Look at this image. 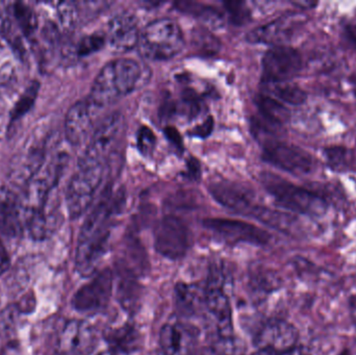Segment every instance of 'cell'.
I'll return each instance as SVG.
<instances>
[{
  "mask_svg": "<svg viewBox=\"0 0 356 355\" xmlns=\"http://www.w3.org/2000/svg\"><path fill=\"white\" fill-rule=\"evenodd\" d=\"M122 200L120 194L113 196L108 188L83 222L75 258V266L81 276H91L97 270L108 249L111 219L120 210Z\"/></svg>",
  "mask_w": 356,
  "mask_h": 355,
  "instance_id": "obj_1",
  "label": "cell"
},
{
  "mask_svg": "<svg viewBox=\"0 0 356 355\" xmlns=\"http://www.w3.org/2000/svg\"><path fill=\"white\" fill-rule=\"evenodd\" d=\"M143 76V67L137 60L131 58L112 60L96 76L88 101L94 110L106 108L135 91Z\"/></svg>",
  "mask_w": 356,
  "mask_h": 355,
  "instance_id": "obj_2",
  "label": "cell"
},
{
  "mask_svg": "<svg viewBox=\"0 0 356 355\" xmlns=\"http://www.w3.org/2000/svg\"><path fill=\"white\" fill-rule=\"evenodd\" d=\"M261 179L280 208L311 218H321L330 210L328 200L313 190L295 185L273 173H263Z\"/></svg>",
  "mask_w": 356,
  "mask_h": 355,
  "instance_id": "obj_3",
  "label": "cell"
},
{
  "mask_svg": "<svg viewBox=\"0 0 356 355\" xmlns=\"http://www.w3.org/2000/svg\"><path fill=\"white\" fill-rule=\"evenodd\" d=\"M184 47L181 27L170 18L158 19L150 22L140 33V53L154 60L175 58Z\"/></svg>",
  "mask_w": 356,
  "mask_h": 355,
  "instance_id": "obj_4",
  "label": "cell"
},
{
  "mask_svg": "<svg viewBox=\"0 0 356 355\" xmlns=\"http://www.w3.org/2000/svg\"><path fill=\"white\" fill-rule=\"evenodd\" d=\"M102 165H79L66 192V204L71 218H79L91 206L104 179Z\"/></svg>",
  "mask_w": 356,
  "mask_h": 355,
  "instance_id": "obj_5",
  "label": "cell"
},
{
  "mask_svg": "<svg viewBox=\"0 0 356 355\" xmlns=\"http://www.w3.org/2000/svg\"><path fill=\"white\" fill-rule=\"evenodd\" d=\"M263 158L269 164L293 175H307L315 170V158L309 151L275 138L264 139Z\"/></svg>",
  "mask_w": 356,
  "mask_h": 355,
  "instance_id": "obj_6",
  "label": "cell"
},
{
  "mask_svg": "<svg viewBox=\"0 0 356 355\" xmlns=\"http://www.w3.org/2000/svg\"><path fill=\"white\" fill-rule=\"evenodd\" d=\"M261 66L265 85L289 83L302 70V54L292 46H272L264 56Z\"/></svg>",
  "mask_w": 356,
  "mask_h": 355,
  "instance_id": "obj_7",
  "label": "cell"
},
{
  "mask_svg": "<svg viewBox=\"0 0 356 355\" xmlns=\"http://www.w3.org/2000/svg\"><path fill=\"white\" fill-rule=\"evenodd\" d=\"M192 239L186 223L175 216H166L156 225L154 247L161 256L178 260L190 249Z\"/></svg>",
  "mask_w": 356,
  "mask_h": 355,
  "instance_id": "obj_8",
  "label": "cell"
},
{
  "mask_svg": "<svg viewBox=\"0 0 356 355\" xmlns=\"http://www.w3.org/2000/svg\"><path fill=\"white\" fill-rule=\"evenodd\" d=\"M123 126V117L120 113L108 115L94 131L89 145L79 158V165H102L118 141Z\"/></svg>",
  "mask_w": 356,
  "mask_h": 355,
  "instance_id": "obj_9",
  "label": "cell"
},
{
  "mask_svg": "<svg viewBox=\"0 0 356 355\" xmlns=\"http://www.w3.org/2000/svg\"><path fill=\"white\" fill-rule=\"evenodd\" d=\"M114 276L110 269H104L96 274L87 285L75 293L73 308L83 314L95 315L104 312L110 304L113 294Z\"/></svg>",
  "mask_w": 356,
  "mask_h": 355,
  "instance_id": "obj_10",
  "label": "cell"
},
{
  "mask_svg": "<svg viewBox=\"0 0 356 355\" xmlns=\"http://www.w3.org/2000/svg\"><path fill=\"white\" fill-rule=\"evenodd\" d=\"M224 287L223 272L219 269L211 271L205 288V306L217 323L218 336L222 337L234 335L232 306Z\"/></svg>",
  "mask_w": 356,
  "mask_h": 355,
  "instance_id": "obj_11",
  "label": "cell"
},
{
  "mask_svg": "<svg viewBox=\"0 0 356 355\" xmlns=\"http://www.w3.org/2000/svg\"><path fill=\"white\" fill-rule=\"evenodd\" d=\"M203 226L213 235L228 243H249L253 245H267L271 240L268 231L243 221L232 219H205Z\"/></svg>",
  "mask_w": 356,
  "mask_h": 355,
  "instance_id": "obj_12",
  "label": "cell"
},
{
  "mask_svg": "<svg viewBox=\"0 0 356 355\" xmlns=\"http://www.w3.org/2000/svg\"><path fill=\"white\" fill-rule=\"evenodd\" d=\"M97 345L95 329L81 320H71L65 324L58 338V355H91Z\"/></svg>",
  "mask_w": 356,
  "mask_h": 355,
  "instance_id": "obj_13",
  "label": "cell"
},
{
  "mask_svg": "<svg viewBox=\"0 0 356 355\" xmlns=\"http://www.w3.org/2000/svg\"><path fill=\"white\" fill-rule=\"evenodd\" d=\"M302 19L297 14L280 17L267 24L261 25L249 31L246 39L249 43L267 45H286L299 31Z\"/></svg>",
  "mask_w": 356,
  "mask_h": 355,
  "instance_id": "obj_14",
  "label": "cell"
},
{
  "mask_svg": "<svg viewBox=\"0 0 356 355\" xmlns=\"http://www.w3.org/2000/svg\"><path fill=\"white\" fill-rule=\"evenodd\" d=\"M298 340L299 331L295 325L282 319H272L257 331L254 344L259 349L270 348L280 354L295 347Z\"/></svg>",
  "mask_w": 356,
  "mask_h": 355,
  "instance_id": "obj_15",
  "label": "cell"
},
{
  "mask_svg": "<svg viewBox=\"0 0 356 355\" xmlns=\"http://www.w3.org/2000/svg\"><path fill=\"white\" fill-rule=\"evenodd\" d=\"M198 340V331L184 323H168L163 327L160 346L164 355H191Z\"/></svg>",
  "mask_w": 356,
  "mask_h": 355,
  "instance_id": "obj_16",
  "label": "cell"
},
{
  "mask_svg": "<svg viewBox=\"0 0 356 355\" xmlns=\"http://www.w3.org/2000/svg\"><path fill=\"white\" fill-rule=\"evenodd\" d=\"M209 190L216 201L240 214L249 216L251 210L257 206L251 192L238 183L227 181H215L209 185Z\"/></svg>",
  "mask_w": 356,
  "mask_h": 355,
  "instance_id": "obj_17",
  "label": "cell"
},
{
  "mask_svg": "<svg viewBox=\"0 0 356 355\" xmlns=\"http://www.w3.org/2000/svg\"><path fill=\"white\" fill-rule=\"evenodd\" d=\"M96 110L88 100H81L73 104L65 118V133L72 145H81L87 139L93 129V119Z\"/></svg>",
  "mask_w": 356,
  "mask_h": 355,
  "instance_id": "obj_18",
  "label": "cell"
},
{
  "mask_svg": "<svg viewBox=\"0 0 356 355\" xmlns=\"http://www.w3.org/2000/svg\"><path fill=\"white\" fill-rule=\"evenodd\" d=\"M140 33L137 18L131 13L117 14L108 23V43L118 51H129L137 47Z\"/></svg>",
  "mask_w": 356,
  "mask_h": 355,
  "instance_id": "obj_19",
  "label": "cell"
},
{
  "mask_svg": "<svg viewBox=\"0 0 356 355\" xmlns=\"http://www.w3.org/2000/svg\"><path fill=\"white\" fill-rule=\"evenodd\" d=\"M0 233L8 237L24 233L19 196L6 187L0 188Z\"/></svg>",
  "mask_w": 356,
  "mask_h": 355,
  "instance_id": "obj_20",
  "label": "cell"
},
{
  "mask_svg": "<svg viewBox=\"0 0 356 355\" xmlns=\"http://www.w3.org/2000/svg\"><path fill=\"white\" fill-rule=\"evenodd\" d=\"M106 341L113 354H131L140 349L142 344L141 335L131 323L108 329L106 333Z\"/></svg>",
  "mask_w": 356,
  "mask_h": 355,
  "instance_id": "obj_21",
  "label": "cell"
},
{
  "mask_svg": "<svg viewBox=\"0 0 356 355\" xmlns=\"http://www.w3.org/2000/svg\"><path fill=\"white\" fill-rule=\"evenodd\" d=\"M117 296L122 308L129 313L137 311L142 296V287L138 281L137 273L127 267H119Z\"/></svg>",
  "mask_w": 356,
  "mask_h": 355,
  "instance_id": "obj_22",
  "label": "cell"
},
{
  "mask_svg": "<svg viewBox=\"0 0 356 355\" xmlns=\"http://www.w3.org/2000/svg\"><path fill=\"white\" fill-rule=\"evenodd\" d=\"M175 304L182 316H194L205 304V289L196 285L179 283L175 288Z\"/></svg>",
  "mask_w": 356,
  "mask_h": 355,
  "instance_id": "obj_23",
  "label": "cell"
},
{
  "mask_svg": "<svg viewBox=\"0 0 356 355\" xmlns=\"http://www.w3.org/2000/svg\"><path fill=\"white\" fill-rule=\"evenodd\" d=\"M255 102L261 116L272 126L282 127L290 121V110L272 96L261 94L257 96Z\"/></svg>",
  "mask_w": 356,
  "mask_h": 355,
  "instance_id": "obj_24",
  "label": "cell"
},
{
  "mask_svg": "<svg viewBox=\"0 0 356 355\" xmlns=\"http://www.w3.org/2000/svg\"><path fill=\"white\" fill-rule=\"evenodd\" d=\"M249 216L264 223L267 226L272 227L276 231H282L284 233H290L294 229L296 219L293 218L290 214L280 212V210H272V208H266V206H257L251 210Z\"/></svg>",
  "mask_w": 356,
  "mask_h": 355,
  "instance_id": "obj_25",
  "label": "cell"
},
{
  "mask_svg": "<svg viewBox=\"0 0 356 355\" xmlns=\"http://www.w3.org/2000/svg\"><path fill=\"white\" fill-rule=\"evenodd\" d=\"M326 165L336 173L355 172L356 170L355 154L344 145H330L323 149Z\"/></svg>",
  "mask_w": 356,
  "mask_h": 355,
  "instance_id": "obj_26",
  "label": "cell"
},
{
  "mask_svg": "<svg viewBox=\"0 0 356 355\" xmlns=\"http://www.w3.org/2000/svg\"><path fill=\"white\" fill-rule=\"evenodd\" d=\"M266 87L272 97L280 100L282 104L298 106L305 104L307 99V92L301 89L299 85L291 83L290 81L289 83H270V85H266Z\"/></svg>",
  "mask_w": 356,
  "mask_h": 355,
  "instance_id": "obj_27",
  "label": "cell"
},
{
  "mask_svg": "<svg viewBox=\"0 0 356 355\" xmlns=\"http://www.w3.org/2000/svg\"><path fill=\"white\" fill-rule=\"evenodd\" d=\"M177 10L186 13V14L193 15L213 27H219L223 24V17H222L221 12L213 6L197 3V2H179V3H177Z\"/></svg>",
  "mask_w": 356,
  "mask_h": 355,
  "instance_id": "obj_28",
  "label": "cell"
},
{
  "mask_svg": "<svg viewBox=\"0 0 356 355\" xmlns=\"http://www.w3.org/2000/svg\"><path fill=\"white\" fill-rule=\"evenodd\" d=\"M12 12L15 23L18 25L23 35L26 37L33 35L38 27V18L35 10L23 2H15L12 4Z\"/></svg>",
  "mask_w": 356,
  "mask_h": 355,
  "instance_id": "obj_29",
  "label": "cell"
},
{
  "mask_svg": "<svg viewBox=\"0 0 356 355\" xmlns=\"http://www.w3.org/2000/svg\"><path fill=\"white\" fill-rule=\"evenodd\" d=\"M246 345L242 340L232 336H218L211 346V355H246Z\"/></svg>",
  "mask_w": 356,
  "mask_h": 355,
  "instance_id": "obj_30",
  "label": "cell"
},
{
  "mask_svg": "<svg viewBox=\"0 0 356 355\" xmlns=\"http://www.w3.org/2000/svg\"><path fill=\"white\" fill-rule=\"evenodd\" d=\"M39 89L40 83L38 81H33L26 88L24 93L19 98L18 101H17L14 108H13L12 113H10V119L12 120H18L23 115L26 114L31 110V106L35 104Z\"/></svg>",
  "mask_w": 356,
  "mask_h": 355,
  "instance_id": "obj_31",
  "label": "cell"
},
{
  "mask_svg": "<svg viewBox=\"0 0 356 355\" xmlns=\"http://www.w3.org/2000/svg\"><path fill=\"white\" fill-rule=\"evenodd\" d=\"M104 43H106V35L104 33H92L81 40L77 46V53L81 56H90L102 49Z\"/></svg>",
  "mask_w": 356,
  "mask_h": 355,
  "instance_id": "obj_32",
  "label": "cell"
},
{
  "mask_svg": "<svg viewBox=\"0 0 356 355\" xmlns=\"http://www.w3.org/2000/svg\"><path fill=\"white\" fill-rule=\"evenodd\" d=\"M230 21L236 25H243L250 20V10L244 2L229 1L224 3Z\"/></svg>",
  "mask_w": 356,
  "mask_h": 355,
  "instance_id": "obj_33",
  "label": "cell"
},
{
  "mask_svg": "<svg viewBox=\"0 0 356 355\" xmlns=\"http://www.w3.org/2000/svg\"><path fill=\"white\" fill-rule=\"evenodd\" d=\"M138 148L143 156H148L156 148V137L147 126H142L138 131Z\"/></svg>",
  "mask_w": 356,
  "mask_h": 355,
  "instance_id": "obj_34",
  "label": "cell"
},
{
  "mask_svg": "<svg viewBox=\"0 0 356 355\" xmlns=\"http://www.w3.org/2000/svg\"><path fill=\"white\" fill-rule=\"evenodd\" d=\"M251 281L253 286L261 289V291H271L278 287V279H276L274 273L268 272V271H255L252 273Z\"/></svg>",
  "mask_w": 356,
  "mask_h": 355,
  "instance_id": "obj_35",
  "label": "cell"
},
{
  "mask_svg": "<svg viewBox=\"0 0 356 355\" xmlns=\"http://www.w3.org/2000/svg\"><path fill=\"white\" fill-rule=\"evenodd\" d=\"M58 17L66 28L74 26L77 18V8L73 2H62L58 4Z\"/></svg>",
  "mask_w": 356,
  "mask_h": 355,
  "instance_id": "obj_36",
  "label": "cell"
},
{
  "mask_svg": "<svg viewBox=\"0 0 356 355\" xmlns=\"http://www.w3.org/2000/svg\"><path fill=\"white\" fill-rule=\"evenodd\" d=\"M341 39L347 47L356 50V20L348 21L343 25Z\"/></svg>",
  "mask_w": 356,
  "mask_h": 355,
  "instance_id": "obj_37",
  "label": "cell"
},
{
  "mask_svg": "<svg viewBox=\"0 0 356 355\" xmlns=\"http://www.w3.org/2000/svg\"><path fill=\"white\" fill-rule=\"evenodd\" d=\"M165 135H166L168 141L171 142V144L177 148V150L181 152L182 149H184V143H182L181 135H180L177 129L175 127H167L165 129Z\"/></svg>",
  "mask_w": 356,
  "mask_h": 355,
  "instance_id": "obj_38",
  "label": "cell"
},
{
  "mask_svg": "<svg viewBox=\"0 0 356 355\" xmlns=\"http://www.w3.org/2000/svg\"><path fill=\"white\" fill-rule=\"evenodd\" d=\"M213 129V118H207L202 124L197 126L196 129L193 131V135H196L199 138H207V135H211V131Z\"/></svg>",
  "mask_w": 356,
  "mask_h": 355,
  "instance_id": "obj_39",
  "label": "cell"
},
{
  "mask_svg": "<svg viewBox=\"0 0 356 355\" xmlns=\"http://www.w3.org/2000/svg\"><path fill=\"white\" fill-rule=\"evenodd\" d=\"M10 266V258L3 243L0 240V275L3 274Z\"/></svg>",
  "mask_w": 356,
  "mask_h": 355,
  "instance_id": "obj_40",
  "label": "cell"
},
{
  "mask_svg": "<svg viewBox=\"0 0 356 355\" xmlns=\"http://www.w3.org/2000/svg\"><path fill=\"white\" fill-rule=\"evenodd\" d=\"M188 176L193 179H198L200 176V165L196 158H192V160H188Z\"/></svg>",
  "mask_w": 356,
  "mask_h": 355,
  "instance_id": "obj_41",
  "label": "cell"
},
{
  "mask_svg": "<svg viewBox=\"0 0 356 355\" xmlns=\"http://www.w3.org/2000/svg\"><path fill=\"white\" fill-rule=\"evenodd\" d=\"M349 316H350L351 323L356 333V294L351 295L348 299Z\"/></svg>",
  "mask_w": 356,
  "mask_h": 355,
  "instance_id": "obj_42",
  "label": "cell"
},
{
  "mask_svg": "<svg viewBox=\"0 0 356 355\" xmlns=\"http://www.w3.org/2000/svg\"><path fill=\"white\" fill-rule=\"evenodd\" d=\"M278 355H309V350L303 346L296 345L291 349L286 350V352H280Z\"/></svg>",
  "mask_w": 356,
  "mask_h": 355,
  "instance_id": "obj_43",
  "label": "cell"
},
{
  "mask_svg": "<svg viewBox=\"0 0 356 355\" xmlns=\"http://www.w3.org/2000/svg\"><path fill=\"white\" fill-rule=\"evenodd\" d=\"M297 8H305V10H309V8H315L318 6L317 2L315 1H297L292 2Z\"/></svg>",
  "mask_w": 356,
  "mask_h": 355,
  "instance_id": "obj_44",
  "label": "cell"
},
{
  "mask_svg": "<svg viewBox=\"0 0 356 355\" xmlns=\"http://www.w3.org/2000/svg\"><path fill=\"white\" fill-rule=\"evenodd\" d=\"M278 352H276L275 350L270 349V348H261V349L257 350L255 354L252 355H278Z\"/></svg>",
  "mask_w": 356,
  "mask_h": 355,
  "instance_id": "obj_45",
  "label": "cell"
},
{
  "mask_svg": "<svg viewBox=\"0 0 356 355\" xmlns=\"http://www.w3.org/2000/svg\"><path fill=\"white\" fill-rule=\"evenodd\" d=\"M191 355H211V352H209V354H207V352H193Z\"/></svg>",
  "mask_w": 356,
  "mask_h": 355,
  "instance_id": "obj_46",
  "label": "cell"
},
{
  "mask_svg": "<svg viewBox=\"0 0 356 355\" xmlns=\"http://www.w3.org/2000/svg\"><path fill=\"white\" fill-rule=\"evenodd\" d=\"M341 355H353L351 354L350 350L346 349L344 350V352H342V354Z\"/></svg>",
  "mask_w": 356,
  "mask_h": 355,
  "instance_id": "obj_47",
  "label": "cell"
},
{
  "mask_svg": "<svg viewBox=\"0 0 356 355\" xmlns=\"http://www.w3.org/2000/svg\"><path fill=\"white\" fill-rule=\"evenodd\" d=\"M98 355H114V354H113L112 352H102V354H99Z\"/></svg>",
  "mask_w": 356,
  "mask_h": 355,
  "instance_id": "obj_48",
  "label": "cell"
},
{
  "mask_svg": "<svg viewBox=\"0 0 356 355\" xmlns=\"http://www.w3.org/2000/svg\"><path fill=\"white\" fill-rule=\"evenodd\" d=\"M355 93H356V79H355Z\"/></svg>",
  "mask_w": 356,
  "mask_h": 355,
  "instance_id": "obj_49",
  "label": "cell"
}]
</instances>
